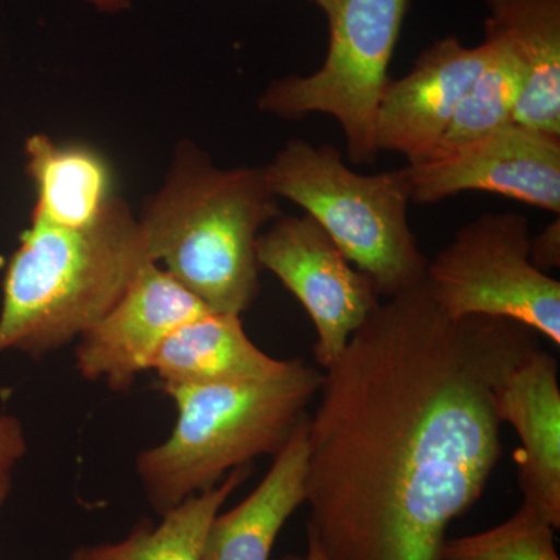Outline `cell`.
I'll return each instance as SVG.
<instances>
[{"mask_svg": "<svg viewBox=\"0 0 560 560\" xmlns=\"http://www.w3.org/2000/svg\"><path fill=\"white\" fill-rule=\"evenodd\" d=\"M486 36L521 65L523 90L514 121L560 138V0H486Z\"/></svg>", "mask_w": 560, "mask_h": 560, "instance_id": "obj_14", "label": "cell"}, {"mask_svg": "<svg viewBox=\"0 0 560 560\" xmlns=\"http://www.w3.org/2000/svg\"><path fill=\"white\" fill-rule=\"evenodd\" d=\"M27 451L21 420L16 416H0V510L9 500L14 471Z\"/></svg>", "mask_w": 560, "mask_h": 560, "instance_id": "obj_20", "label": "cell"}, {"mask_svg": "<svg viewBox=\"0 0 560 560\" xmlns=\"http://www.w3.org/2000/svg\"><path fill=\"white\" fill-rule=\"evenodd\" d=\"M249 474V466L237 467L219 485L164 512L158 525L142 521L124 540L77 548L69 560H202L210 523Z\"/></svg>", "mask_w": 560, "mask_h": 560, "instance_id": "obj_17", "label": "cell"}, {"mask_svg": "<svg viewBox=\"0 0 560 560\" xmlns=\"http://www.w3.org/2000/svg\"><path fill=\"white\" fill-rule=\"evenodd\" d=\"M529 260L537 270L547 272L560 265V219L551 221L536 237H530Z\"/></svg>", "mask_w": 560, "mask_h": 560, "instance_id": "obj_21", "label": "cell"}, {"mask_svg": "<svg viewBox=\"0 0 560 560\" xmlns=\"http://www.w3.org/2000/svg\"><path fill=\"white\" fill-rule=\"evenodd\" d=\"M25 161L36 189L33 223L81 230L101 219L114 198L108 162L91 147L35 135L25 142Z\"/></svg>", "mask_w": 560, "mask_h": 560, "instance_id": "obj_16", "label": "cell"}, {"mask_svg": "<svg viewBox=\"0 0 560 560\" xmlns=\"http://www.w3.org/2000/svg\"><path fill=\"white\" fill-rule=\"evenodd\" d=\"M326 14V60L307 77L271 83L259 98L282 119L326 114L340 125L349 161L374 164V121L410 0H313Z\"/></svg>", "mask_w": 560, "mask_h": 560, "instance_id": "obj_6", "label": "cell"}, {"mask_svg": "<svg viewBox=\"0 0 560 560\" xmlns=\"http://www.w3.org/2000/svg\"><path fill=\"white\" fill-rule=\"evenodd\" d=\"M537 337L511 319L448 318L427 280L377 305L311 416L307 533L326 560H441L503 453L497 390Z\"/></svg>", "mask_w": 560, "mask_h": 560, "instance_id": "obj_1", "label": "cell"}, {"mask_svg": "<svg viewBox=\"0 0 560 560\" xmlns=\"http://www.w3.org/2000/svg\"><path fill=\"white\" fill-rule=\"evenodd\" d=\"M411 202L434 205L463 194L489 191L560 213V138L517 121L460 149L407 165Z\"/></svg>", "mask_w": 560, "mask_h": 560, "instance_id": "obj_9", "label": "cell"}, {"mask_svg": "<svg viewBox=\"0 0 560 560\" xmlns=\"http://www.w3.org/2000/svg\"><path fill=\"white\" fill-rule=\"evenodd\" d=\"M555 530L539 512L523 503L493 528L445 539L441 560H560Z\"/></svg>", "mask_w": 560, "mask_h": 560, "instance_id": "obj_19", "label": "cell"}, {"mask_svg": "<svg viewBox=\"0 0 560 560\" xmlns=\"http://www.w3.org/2000/svg\"><path fill=\"white\" fill-rule=\"evenodd\" d=\"M212 312L154 261H147L119 302L84 331L75 368L90 382L128 390L183 324Z\"/></svg>", "mask_w": 560, "mask_h": 560, "instance_id": "obj_10", "label": "cell"}, {"mask_svg": "<svg viewBox=\"0 0 560 560\" xmlns=\"http://www.w3.org/2000/svg\"><path fill=\"white\" fill-rule=\"evenodd\" d=\"M280 560H326L323 550H320L318 540L315 539L313 534L307 533V552L305 556L289 555Z\"/></svg>", "mask_w": 560, "mask_h": 560, "instance_id": "obj_23", "label": "cell"}, {"mask_svg": "<svg viewBox=\"0 0 560 560\" xmlns=\"http://www.w3.org/2000/svg\"><path fill=\"white\" fill-rule=\"evenodd\" d=\"M324 374L301 359L275 377L162 386L178 419L167 441L140 453L138 475L158 514L219 485L224 475L289 442L318 397Z\"/></svg>", "mask_w": 560, "mask_h": 560, "instance_id": "obj_4", "label": "cell"}, {"mask_svg": "<svg viewBox=\"0 0 560 560\" xmlns=\"http://www.w3.org/2000/svg\"><path fill=\"white\" fill-rule=\"evenodd\" d=\"M530 237L522 213H482L464 224L427 267L445 315L515 320L559 348L560 282L530 264Z\"/></svg>", "mask_w": 560, "mask_h": 560, "instance_id": "obj_7", "label": "cell"}, {"mask_svg": "<svg viewBox=\"0 0 560 560\" xmlns=\"http://www.w3.org/2000/svg\"><path fill=\"white\" fill-rule=\"evenodd\" d=\"M264 168L215 167L191 142L139 220L154 264L212 312L242 315L260 290L257 238L282 217Z\"/></svg>", "mask_w": 560, "mask_h": 560, "instance_id": "obj_2", "label": "cell"}, {"mask_svg": "<svg viewBox=\"0 0 560 560\" xmlns=\"http://www.w3.org/2000/svg\"><path fill=\"white\" fill-rule=\"evenodd\" d=\"M485 40L490 46L488 61L453 114L430 160L477 142L514 121L523 90L521 65L501 40L492 36H486Z\"/></svg>", "mask_w": 560, "mask_h": 560, "instance_id": "obj_18", "label": "cell"}, {"mask_svg": "<svg viewBox=\"0 0 560 560\" xmlns=\"http://www.w3.org/2000/svg\"><path fill=\"white\" fill-rule=\"evenodd\" d=\"M268 186L305 210L357 270L390 298L425 280L429 259L408 220V167L361 175L334 145L293 139L264 168Z\"/></svg>", "mask_w": 560, "mask_h": 560, "instance_id": "obj_5", "label": "cell"}, {"mask_svg": "<svg viewBox=\"0 0 560 560\" xmlns=\"http://www.w3.org/2000/svg\"><path fill=\"white\" fill-rule=\"evenodd\" d=\"M242 315L209 312L173 331L154 357L151 371L162 386H198L259 381L289 368L249 340Z\"/></svg>", "mask_w": 560, "mask_h": 560, "instance_id": "obj_15", "label": "cell"}, {"mask_svg": "<svg viewBox=\"0 0 560 560\" xmlns=\"http://www.w3.org/2000/svg\"><path fill=\"white\" fill-rule=\"evenodd\" d=\"M151 260L142 228L120 198L81 230L33 223L3 278L0 353L33 359L61 349L119 302Z\"/></svg>", "mask_w": 560, "mask_h": 560, "instance_id": "obj_3", "label": "cell"}, {"mask_svg": "<svg viewBox=\"0 0 560 560\" xmlns=\"http://www.w3.org/2000/svg\"><path fill=\"white\" fill-rule=\"evenodd\" d=\"M257 260L294 294L316 330L313 357L329 370L381 304L370 276L346 259L312 217H279L257 238Z\"/></svg>", "mask_w": 560, "mask_h": 560, "instance_id": "obj_8", "label": "cell"}, {"mask_svg": "<svg viewBox=\"0 0 560 560\" xmlns=\"http://www.w3.org/2000/svg\"><path fill=\"white\" fill-rule=\"evenodd\" d=\"M489 54L488 40L467 47L447 36L423 50L407 75L389 80L375 114L377 153H399L408 165L429 161Z\"/></svg>", "mask_w": 560, "mask_h": 560, "instance_id": "obj_11", "label": "cell"}, {"mask_svg": "<svg viewBox=\"0 0 560 560\" xmlns=\"http://www.w3.org/2000/svg\"><path fill=\"white\" fill-rule=\"evenodd\" d=\"M497 415L521 440L514 453L525 501L560 528V386L558 360L537 346L497 390Z\"/></svg>", "mask_w": 560, "mask_h": 560, "instance_id": "obj_12", "label": "cell"}, {"mask_svg": "<svg viewBox=\"0 0 560 560\" xmlns=\"http://www.w3.org/2000/svg\"><path fill=\"white\" fill-rule=\"evenodd\" d=\"M308 427L311 415L276 453L259 486L237 506L217 514L206 536L202 560H270L280 530L305 503Z\"/></svg>", "mask_w": 560, "mask_h": 560, "instance_id": "obj_13", "label": "cell"}, {"mask_svg": "<svg viewBox=\"0 0 560 560\" xmlns=\"http://www.w3.org/2000/svg\"><path fill=\"white\" fill-rule=\"evenodd\" d=\"M83 2L90 3L102 13H120L131 7V0H83Z\"/></svg>", "mask_w": 560, "mask_h": 560, "instance_id": "obj_22", "label": "cell"}]
</instances>
